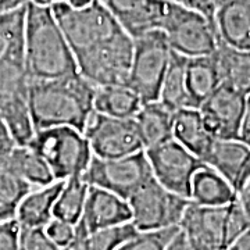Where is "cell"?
<instances>
[{
	"mask_svg": "<svg viewBox=\"0 0 250 250\" xmlns=\"http://www.w3.org/2000/svg\"><path fill=\"white\" fill-rule=\"evenodd\" d=\"M241 141L250 142V93L245 100V113H243V121H242Z\"/></svg>",
	"mask_w": 250,
	"mask_h": 250,
	"instance_id": "obj_38",
	"label": "cell"
},
{
	"mask_svg": "<svg viewBox=\"0 0 250 250\" xmlns=\"http://www.w3.org/2000/svg\"><path fill=\"white\" fill-rule=\"evenodd\" d=\"M132 223L138 231H157L179 223L190 205V199L168 190L153 177L128 199Z\"/></svg>",
	"mask_w": 250,
	"mask_h": 250,
	"instance_id": "obj_8",
	"label": "cell"
},
{
	"mask_svg": "<svg viewBox=\"0 0 250 250\" xmlns=\"http://www.w3.org/2000/svg\"><path fill=\"white\" fill-rule=\"evenodd\" d=\"M161 31L171 49L188 59L214 54L220 45L214 22L210 18L172 0H168Z\"/></svg>",
	"mask_w": 250,
	"mask_h": 250,
	"instance_id": "obj_6",
	"label": "cell"
},
{
	"mask_svg": "<svg viewBox=\"0 0 250 250\" xmlns=\"http://www.w3.org/2000/svg\"><path fill=\"white\" fill-rule=\"evenodd\" d=\"M134 54V39L126 32L77 57L78 72L96 88L126 85Z\"/></svg>",
	"mask_w": 250,
	"mask_h": 250,
	"instance_id": "obj_9",
	"label": "cell"
},
{
	"mask_svg": "<svg viewBox=\"0 0 250 250\" xmlns=\"http://www.w3.org/2000/svg\"><path fill=\"white\" fill-rule=\"evenodd\" d=\"M172 52L161 29H154L134 39L132 64L126 85L139 95L143 103L159 100Z\"/></svg>",
	"mask_w": 250,
	"mask_h": 250,
	"instance_id": "obj_7",
	"label": "cell"
},
{
	"mask_svg": "<svg viewBox=\"0 0 250 250\" xmlns=\"http://www.w3.org/2000/svg\"><path fill=\"white\" fill-rule=\"evenodd\" d=\"M32 189L25 181L0 171V223L16 218L21 200Z\"/></svg>",
	"mask_w": 250,
	"mask_h": 250,
	"instance_id": "obj_30",
	"label": "cell"
},
{
	"mask_svg": "<svg viewBox=\"0 0 250 250\" xmlns=\"http://www.w3.org/2000/svg\"><path fill=\"white\" fill-rule=\"evenodd\" d=\"M214 56L221 83L248 96L250 93V50L220 42Z\"/></svg>",
	"mask_w": 250,
	"mask_h": 250,
	"instance_id": "obj_23",
	"label": "cell"
},
{
	"mask_svg": "<svg viewBox=\"0 0 250 250\" xmlns=\"http://www.w3.org/2000/svg\"><path fill=\"white\" fill-rule=\"evenodd\" d=\"M138 232L132 221L102 228L90 233L86 232L81 224H77L75 242L85 250H118Z\"/></svg>",
	"mask_w": 250,
	"mask_h": 250,
	"instance_id": "obj_29",
	"label": "cell"
},
{
	"mask_svg": "<svg viewBox=\"0 0 250 250\" xmlns=\"http://www.w3.org/2000/svg\"><path fill=\"white\" fill-rule=\"evenodd\" d=\"M16 143H13V142H4V141H1L0 139V157L4 154V153L7 152L9 149H11L13 146H14Z\"/></svg>",
	"mask_w": 250,
	"mask_h": 250,
	"instance_id": "obj_44",
	"label": "cell"
},
{
	"mask_svg": "<svg viewBox=\"0 0 250 250\" xmlns=\"http://www.w3.org/2000/svg\"><path fill=\"white\" fill-rule=\"evenodd\" d=\"M145 150L174 139V111L161 102H146L134 117Z\"/></svg>",
	"mask_w": 250,
	"mask_h": 250,
	"instance_id": "obj_20",
	"label": "cell"
},
{
	"mask_svg": "<svg viewBox=\"0 0 250 250\" xmlns=\"http://www.w3.org/2000/svg\"><path fill=\"white\" fill-rule=\"evenodd\" d=\"M0 171L16 175L28 185L42 188L56 182L53 172L34 147L14 145L0 157Z\"/></svg>",
	"mask_w": 250,
	"mask_h": 250,
	"instance_id": "obj_19",
	"label": "cell"
},
{
	"mask_svg": "<svg viewBox=\"0 0 250 250\" xmlns=\"http://www.w3.org/2000/svg\"><path fill=\"white\" fill-rule=\"evenodd\" d=\"M50 167L56 181H65L83 174L93 157L89 142L71 126H54L36 131L29 145Z\"/></svg>",
	"mask_w": 250,
	"mask_h": 250,
	"instance_id": "obj_5",
	"label": "cell"
},
{
	"mask_svg": "<svg viewBox=\"0 0 250 250\" xmlns=\"http://www.w3.org/2000/svg\"><path fill=\"white\" fill-rule=\"evenodd\" d=\"M62 182L56 181L50 185L35 188L28 192L18 206L16 220L21 227L45 228L54 218V205L60 195Z\"/></svg>",
	"mask_w": 250,
	"mask_h": 250,
	"instance_id": "obj_21",
	"label": "cell"
},
{
	"mask_svg": "<svg viewBox=\"0 0 250 250\" xmlns=\"http://www.w3.org/2000/svg\"><path fill=\"white\" fill-rule=\"evenodd\" d=\"M228 206H202L190 202L179 223V229L192 250H227Z\"/></svg>",
	"mask_w": 250,
	"mask_h": 250,
	"instance_id": "obj_13",
	"label": "cell"
},
{
	"mask_svg": "<svg viewBox=\"0 0 250 250\" xmlns=\"http://www.w3.org/2000/svg\"><path fill=\"white\" fill-rule=\"evenodd\" d=\"M174 139L203 161L215 138L206 128L199 108H182L174 113Z\"/></svg>",
	"mask_w": 250,
	"mask_h": 250,
	"instance_id": "obj_22",
	"label": "cell"
},
{
	"mask_svg": "<svg viewBox=\"0 0 250 250\" xmlns=\"http://www.w3.org/2000/svg\"><path fill=\"white\" fill-rule=\"evenodd\" d=\"M143 102L128 85H110L96 88L95 111L117 118H134Z\"/></svg>",
	"mask_w": 250,
	"mask_h": 250,
	"instance_id": "obj_27",
	"label": "cell"
},
{
	"mask_svg": "<svg viewBox=\"0 0 250 250\" xmlns=\"http://www.w3.org/2000/svg\"><path fill=\"white\" fill-rule=\"evenodd\" d=\"M178 232L179 227L157 231H139L118 250H167Z\"/></svg>",
	"mask_w": 250,
	"mask_h": 250,
	"instance_id": "obj_32",
	"label": "cell"
},
{
	"mask_svg": "<svg viewBox=\"0 0 250 250\" xmlns=\"http://www.w3.org/2000/svg\"><path fill=\"white\" fill-rule=\"evenodd\" d=\"M213 21L220 42L250 50V0H218Z\"/></svg>",
	"mask_w": 250,
	"mask_h": 250,
	"instance_id": "obj_18",
	"label": "cell"
},
{
	"mask_svg": "<svg viewBox=\"0 0 250 250\" xmlns=\"http://www.w3.org/2000/svg\"><path fill=\"white\" fill-rule=\"evenodd\" d=\"M25 14L27 7L0 14V62L9 53L10 49L24 38Z\"/></svg>",
	"mask_w": 250,
	"mask_h": 250,
	"instance_id": "obj_31",
	"label": "cell"
},
{
	"mask_svg": "<svg viewBox=\"0 0 250 250\" xmlns=\"http://www.w3.org/2000/svg\"><path fill=\"white\" fill-rule=\"evenodd\" d=\"M59 1H64V0H34V3L42 4V6H52V4L59 3Z\"/></svg>",
	"mask_w": 250,
	"mask_h": 250,
	"instance_id": "obj_45",
	"label": "cell"
},
{
	"mask_svg": "<svg viewBox=\"0 0 250 250\" xmlns=\"http://www.w3.org/2000/svg\"><path fill=\"white\" fill-rule=\"evenodd\" d=\"M83 177L92 187L107 189L128 200L139 188L153 178V172L146 152L143 150L118 159H99L93 156Z\"/></svg>",
	"mask_w": 250,
	"mask_h": 250,
	"instance_id": "obj_10",
	"label": "cell"
},
{
	"mask_svg": "<svg viewBox=\"0 0 250 250\" xmlns=\"http://www.w3.org/2000/svg\"><path fill=\"white\" fill-rule=\"evenodd\" d=\"M187 62L188 57L172 52L168 68L161 83L159 102L174 113L182 108H195L188 90Z\"/></svg>",
	"mask_w": 250,
	"mask_h": 250,
	"instance_id": "obj_25",
	"label": "cell"
},
{
	"mask_svg": "<svg viewBox=\"0 0 250 250\" xmlns=\"http://www.w3.org/2000/svg\"><path fill=\"white\" fill-rule=\"evenodd\" d=\"M249 145H250V142H249Z\"/></svg>",
	"mask_w": 250,
	"mask_h": 250,
	"instance_id": "obj_47",
	"label": "cell"
},
{
	"mask_svg": "<svg viewBox=\"0 0 250 250\" xmlns=\"http://www.w3.org/2000/svg\"><path fill=\"white\" fill-rule=\"evenodd\" d=\"M24 54L31 81L59 80L78 72L75 54L54 17L52 6L34 1L27 6Z\"/></svg>",
	"mask_w": 250,
	"mask_h": 250,
	"instance_id": "obj_2",
	"label": "cell"
},
{
	"mask_svg": "<svg viewBox=\"0 0 250 250\" xmlns=\"http://www.w3.org/2000/svg\"><path fill=\"white\" fill-rule=\"evenodd\" d=\"M20 249L59 250V248L49 239L45 228H28V227H21V232H20Z\"/></svg>",
	"mask_w": 250,
	"mask_h": 250,
	"instance_id": "obj_35",
	"label": "cell"
},
{
	"mask_svg": "<svg viewBox=\"0 0 250 250\" xmlns=\"http://www.w3.org/2000/svg\"><path fill=\"white\" fill-rule=\"evenodd\" d=\"M67 3H70L74 7H83V6H88L90 3H93L95 0H65Z\"/></svg>",
	"mask_w": 250,
	"mask_h": 250,
	"instance_id": "obj_43",
	"label": "cell"
},
{
	"mask_svg": "<svg viewBox=\"0 0 250 250\" xmlns=\"http://www.w3.org/2000/svg\"><path fill=\"white\" fill-rule=\"evenodd\" d=\"M145 152L156 181L171 192L189 199L192 179L205 163L175 139Z\"/></svg>",
	"mask_w": 250,
	"mask_h": 250,
	"instance_id": "obj_12",
	"label": "cell"
},
{
	"mask_svg": "<svg viewBox=\"0 0 250 250\" xmlns=\"http://www.w3.org/2000/svg\"><path fill=\"white\" fill-rule=\"evenodd\" d=\"M45 231L49 239L53 242L59 249L71 246L77 236V225L62 221L54 217L45 227Z\"/></svg>",
	"mask_w": 250,
	"mask_h": 250,
	"instance_id": "obj_34",
	"label": "cell"
},
{
	"mask_svg": "<svg viewBox=\"0 0 250 250\" xmlns=\"http://www.w3.org/2000/svg\"><path fill=\"white\" fill-rule=\"evenodd\" d=\"M172 1L179 3V4L185 6L188 9L199 11V13H202L203 16H206V17L210 18L213 21L215 7H217V1L218 0H172Z\"/></svg>",
	"mask_w": 250,
	"mask_h": 250,
	"instance_id": "obj_37",
	"label": "cell"
},
{
	"mask_svg": "<svg viewBox=\"0 0 250 250\" xmlns=\"http://www.w3.org/2000/svg\"><path fill=\"white\" fill-rule=\"evenodd\" d=\"M246 96L220 85L199 107L206 128L215 139H241Z\"/></svg>",
	"mask_w": 250,
	"mask_h": 250,
	"instance_id": "obj_14",
	"label": "cell"
},
{
	"mask_svg": "<svg viewBox=\"0 0 250 250\" xmlns=\"http://www.w3.org/2000/svg\"><path fill=\"white\" fill-rule=\"evenodd\" d=\"M29 85L22 38L0 62V117L18 146L31 145L36 134L29 107Z\"/></svg>",
	"mask_w": 250,
	"mask_h": 250,
	"instance_id": "obj_3",
	"label": "cell"
},
{
	"mask_svg": "<svg viewBox=\"0 0 250 250\" xmlns=\"http://www.w3.org/2000/svg\"><path fill=\"white\" fill-rule=\"evenodd\" d=\"M89 187L83 174L65 179L54 205V217L74 225L80 223L88 199Z\"/></svg>",
	"mask_w": 250,
	"mask_h": 250,
	"instance_id": "obj_28",
	"label": "cell"
},
{
	"mask_svg": "<svg viewBox=\"0 0 250 250\" xmlns=\"http://www.w3.org/2000/svg\"><path fill=\"white\" fill-rule=\"evenodd\" d=\"M236 199H238L239 205L242 206L245 214H246V217L249 218L250 221V181L243 187L241 192L236 195Z\"/></svg>",
	"mask_w": 250,
	"mask_h": 250,
	"instance_id": "obj_40",
	"label": "cell"
},
{
	"mask_svg": "<svg viewBox=\"0 0 250 250\" xmlns=\"http://www.w3.org/2000/svg\"><path fill=\"white\" fill-rule=\"evenodd\" d=\"M34 0H0V14L11 13L20 9H25Z\"/></svg>",
	"mask_w": 250,
	"mask_h": 250,
	"instance_id": "obj_39",
	"label": "cell"
},
{
	"mask_svg": "<svg viewBox=\"0 0 250 250\" xmlns=\"http://www.w3.org/2000/svg\"><path fill=\"white\" fill-rule=\"evenodd\" d=\"M20 232L21 225L16 218L0 223V250H21Z\"/></svg>",
	"mask_w": 250,
	"mask_h": 250,
	"instance_id": "obj_36",
	"label": "cell"
},
{
	"mask_svg": "<svg viewBox=\"0 0 250 250\" xmlns=\"http://www.w3.org/2000/svg\"><path fill=\"white\" fill-rule=\"evenodd\" d=\"M96 86L80 72L59 80L31 81L29 107L36 131L71 126L81 132L95 113Z\"/></svg>",
	"mask_w": 250,
	"mask_h": 250,
	"instance_id": "obj_1",
	"label": "cell"
},
{
	"mask_svg": "<svg viewBox=\"0 0 250 250\" xmlns=\"http://www.w3.org/2000/svg\"><path fill=\"white\" fill-rule=\"evenodd\" d=\"M167 250H192V248L189 246V243L185 239V236L182 235L181 229H179L178 235L174 238V241L171 242V245L168 246Z\"/></svg>",
	"mask_w": 250,
	"mask_h": 250,
	"instance_id": "obj_42",
	"label": "cell"
},
{
	"mask_svg": "<svg viewBox=\"0 0 250 250\" xmlns=\"http://www.w3.org/2000/svg\"><path fill=\"white\" fill-rule=\"evenodd\" d=\"M59 250H85V249L81 246L78 242L74 241V243H72L71 246H68V248H64V249H59Z\"/></svg>",
	"mask_w": 250,
	"mask_h": 250,
	"instance_id": "obj_46",
	"label": "cell"
},
{
	"mask_svg": "<svg viewBox=\"0 0 250 250\" xmlns=\"http://www.w3.org/2000/svg\"><path fill=\"white\" fill-rule=\"evenodd\" d=\"M52 10L75 59L125 32L100 0L83 7L64 0L52 4Z\"/></svg>",
	"mask_w": 250,
	"mask_h": 250,
	"instance_id": "obj_4",
	"label": "cell"
},
{
	"mask_svg": "<svg viewBox=\"0 0 250 250\" xmlns=\"http://www.w3.org/2000/svg\"><path fill=\"white\" fill-rule=\"evenodd\" d=\"M83 135L92 154L99 159H118L145 150L135 118H117L95 111Z\"/></svg>",
	"mask_w": 250,
	"mask_h": 250,
	"instance_id": "obj_11",
	"label": "cell"
},
{
	"mask_svg": "<svg viewBox=\"0 0 250 250\" xmlns=\"http://www.w3.org/2000/svg\"><path fill=\"white\" fill-rule=\"evenodd\" d=\"M132 39L161 29L168 0H100Z\"/></svg>",
	"mask_w": 250,
	"mask_h": 250,
	"instance_id": "obj_15",
	"label": "cell"
},
{
	"mask_svg": "<svg viewBox=\"0 0 250 250\" xmlns=\"http://www.w3.org/2000/svg\"><path fill=\"white\" fill-rule=\"evenodd\" d=\"M203 163L218 172L236 195L250 181V145L241 139H214Z\"/></svg>",
	"mask_w": 250,
	"mask_h": 250,
	"instance_id": "obj_16",
	"label": "cell"
},
{
	"mask_svg": "<svg viewBox=\"0 0 250 250\" xmlns=\"http://www.w3.org/2000/svg\"><path fill=\"white\" fill-rule=\"evenodd\" d=\"M228 250H250V227L232 242Z\"/></svg>",
	"mask_w": 250,
	"mask_h": 250,
	"instance_id": "obj_41",
	"label": "cell"
},
{
	"mask_svg": "<svg viewBox=\"0 0 250 250\" xmlns=\"http://www.w3.org/2000/svg\"><path fill=\"white\" fill-rule=\"evenodd\" d=\"M132 213L128 200L99 187H89L83 214L78 224L88 233L118 224L129 223Z\"/></svg>",
	"mask_w": 250,
	"mask_h": 250,
	"instance_id": "obj_17",
	"label": "cell"
},
{
	"mask_svg": "<svg viewBox=\"0 0 250 250\" xmlns=\"http://www.w3.org/2000/svg\"><path fill=\"white\" fill-rule=\"evenodd\" d=\"M189 199L202 206H225L236 199V193L218 172L205 164L192 179Z\"/></svg>",
	"mask_w": 250,
	"mask_h": 250,
	"instance_id": "obj_26",
	"label": "cell"
},
{
	"mask_svg": "<svg viewBox=\"0 0 250 250\" xmlns=\"http://www.w3.org/2000/svg\"><path fill=\"white\" fill-rule=\"evenodd\" d=\"M187 82L192 106L199 108L206 99L221 85L214 54L188 59Z\"/></svg>",
	"mask_w": 250,
	"mask_h": 250,
	"instance_id": "obj_24",
	"label": "cell"
},
{
	"mask_svg": "<svg viewBox=\"0 0 250 250\" xmlns=\"http://www.w3.org/2000/svg\"><path fill=\"white\" fill-rule=\"evenodd\" d=\"M249 227V218L245 214L242 206L238 202V199H235L232 203H229V206H228V214H227V223H225V245H227V250L232 245V242L243 231H246Z\"/></svg>",
	"mask_w": 250,
	"mask_h": 250,
	"instance_id": "obj_33",
	"label": "cell"
}]
</instances>
